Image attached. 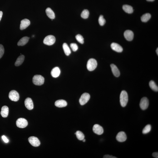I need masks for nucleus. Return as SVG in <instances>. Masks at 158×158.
I'll list each match as a JSON object with an SVG mask.
<instances>
[{"instance_id": "nucleus-1", "label": "nucleus", "mask_w": 158, "mask_h": 158, "mask_svg": "<svg viewBox=\"0 0 158 158\" xmlns=\"http://www.w3.org/2000/svg\"><path fill=\"white\" fill-rule=\"evenodd\" d=\"M128 101V97L127 93L125 91H121L120 96V104L123 107L126 106Z\"/></svg>"}, {"instance_id": "nucleus-2", "label": "nucleus", "mask_w": 158, "mask_h": 158, "mask_svg": "<svg viewBox=\"0 0 158 158\" xmlns=\"http://www.w3.org/2000/svg\"><path fill=\"white\" fill-rule=\"evenodd\" d=\"M44 81V78L41 75H35L33 78V83L37 86H41L43 84Z\"/></svg>"}, {"instance_id": "nucleus-3", "label": "nucleus", "mask_w": 158, "mask_h": 158, "mask_svg": "<svg viewBox=\"0 0 158 158\" xmlns=\"http://www.w3.org/2000/svg\"><path fill=\"white\" fill-rule=\"evenodd\" d=\"M97 66V62L95 59L91 58L88 61L87 65V69L89 71H93L96 68Z\"/></svg>"}, {"instance_id": "nucleus-4", "label": "nucleus", "mask_w": 158, "mask_h": 158, "mask_svg": "<svg viewBox=\"0 0 158 158\" xmlns=\"http://www.w3.org/2000/svg\"><path fill=\"white\" fill-rule=\"evenodd\" d=\"M56 39L52 35H49L46 36L43 40V43L48 46H51L55 43Z\"/></svg>"}, {"instance_id": "nucleus-5", "label": "nucleus", "mask_w": 158, "mask_h": 158, "mask_svg": "<svg viewBox=\"0 0 158 158\" xmlns=\"http://www.w3.org/2000/svg\"><path fill=\"white\" fill-rule=\"evenodd\" d=\"M90 95L87 93H84L81 95L79 100L80 105H83L87 103L89 100Z\"/></svg>"}, {"instance_id": "nucleus-6", "label": "nucleus", "mask_w": 158, "mask_h": 158, "mask_svg": "<svg viewBox=\"0 0 158 158\" xmlns=\"http://www.w3.org/2000/svg\"><path fill=\"white\" fill-rule=\"evenodd\" d=\"M9 97L10 100L14 101H17L19 99V94L15 90H12L10 91L9 94Z\"/></svg>"}, {"instance_id": "nucleus-7", "label": "nucleus", "mask_w": 158, "mask_h": 158, "mask_svg": "<svg viewBox=\"0 0 158 158\" xmlns=\"http://www.w3.org/2000/svg\"><path fill=\"white\" fill-rule=\"evenodd\" d=\"M28 125V123L25 119L20 118L18 119L16 121V125L18 127L21 128H23L26 127Z\"/></svg>"}, {"instance_id": "nucleus-8", "label": "nucleus", "mask_w": 158, "mask_h": 158, "mask_svg": "<svg viewBox=\"0 0 158 158\" xmlns=\"http://www.w3.org/2000/svg\"><path fill=\"white\" fill-rule=\"evenodd\" d=\"M149 102L148 99L146 97H143L140 100V106L142 110H145L148 107Z\"/></svg>"}, {"instance_id": "nucleus-9", "label": "nucleus", "mask_w": 158, "mask_h": 158, "mask_svg": "<svg viewBox=\"0 0 158 158\" xmlns=\"http://www.w3.org/2000/svg\"><path fill=\"white\" fill-rule=\"evenodd\" d=\"M28 140L31 145L35 147L39 146L40 142L37 138L35 136H31L29 138Z\"/></svg>"}, {"instance_id": "nucleus-10", "label": "nucleus", "mask_w": 158, "mask_h": 158, "mask_svg": "<svg viewBox=\"0 0 158 158\" xmlns=\"http://www.w3.org/2000/svg\"><path fill=\"white\" fill-rule=\"evenodd\" d=\"M116 140L119 142H122L126 141L127 136L126 134L123 131H121L117 134L116 137Z\"/></svg>"}, {"instance_id": "nucleus-11", "label": "nucleus", "mask_w": 158, "mask_h": 158, "mask_svg": "<svg viewBox=\"0 0 158 158\" xmlns=\"http://www.w3.org/2000/svg\"><path fill=\"white\" fill-rule=\"evenodd\" d=\"M93 131L95 133L98 135H101L103 134V129L101 126L98 124H96L93 127Z\"/></svg>"}, {"instance_id": "nucleus-12", "label": "nucleus", "mask_w": 158, "mask_h": 158, "mask_svg": "<svg viewBox=\"0 0 158 158\" xmlns=\"http://www.w3.org/2000/svg\"><path fill=\"white\" fill-rule=\"evenodd\" d=\"M124 36L127 41H131L134 38V34L132 31L130 30H127L124 32Z\"/></svg>"}, {"instance_id": "nucleus-13", "label": "nucleus", "mask_w": 158, "mask_h": 158, "mask_svg": "<svg viewBox=\"0 0 158 158\" xmlns=\"http://www.w3.org/2000/svg\"><path fill=\"white\" fill-rule=\"evenodd\" d=\"M25 106L28 109L31 110L33 108V104L32 99L30 98H27L24 102Z\"/></svg>"}, {"instance_id": "nucleus-14", "label": "nucleus", "mask_w": 158, "mask_h": 158, "mask_svg": "<svg viewBox=\"0 0 158 158\" xmlns=\"http://www.w3.org/2000/svg\"><path fill=\"white\" fill-rule=\"evenodd\" d=\"M30 22L29 20L27 19H24L21 21L20 25V29L23 30L26 28L30 25Z\"/></svg>"}, {"instance_id": "nucleus-15", "label": "nucleus", "mask_w": 158, "mask_h": 158, "mask_svg": "<svg viewBox=\"0 0 158 158\" xmlns=\"http://www.w3.org/2000/svg\"><path fill=\"white\" fill-rule=\"evenodd\" d=\"M111 47L113 50L116 52H122L123 50L122 47L118 44L113 42L111 44Z\"/></svg>"}, {"instance_id": "nucleus-16", "label": "nucleus", "mask_w": 158, "mask_h": 158, "mask_svg": "<svg viewBox=\"0 0 158 158\" xmlns=\"http://www.w3.org/2000/svg\"><path fill=\"white\" fill-rule=\"evenodd\" d=\"M112 71L114 75L116 77H118L120 75V71L116 66L113 64H112L110 65Z\"/></svg>"}, {"instance_id": "nucleus-17", "label": "nucleus", "mask_w": 158, "mask_h": 158, "mask_svg": "<svg viewBox=\"0 0 158 158\" xmlns=\"http://www.w3.org/2000/svg\"><path fill=\"white\" fill-rule=\"evenodd\" d=\"M55 105L58 107H64L67 106V102L64 100H58L55 102Z\"/></svg>"}, {"instance_id": "nucleus-18", "label": "nucleus", "mask_w": 158, "mask_h": 158, "mask_svg": "<svg viewBox=\"0 0 158 158\" xmlns=\"http://www.w3.org/2000/svg\"><path fill=\"white\" fill-rule=\"evenodd\" d=\"M60 73V70L59 67H56L52 69L51 71V75L53 77L57 78L58 77Z\"/></svg>"}, {"instance_id": "nucleus-19", "label": "nucleus", "mask_w": 158, "mask_h": 158, "mask_svg": "<svg viewBox=\"0 0 158 158\" xmlns=\"http://www.w3.org/2000/svg\"><path fill=\"white\" fill-rule=\"evenodd\" d=\"M9 114V108L8 107L4 106L2 107L1 109V114L3 117H7Z\"/></svg>"}, {"instance_id": "nucleus-20", "label": "nucleus", "mask_w": 158, "mask_h": 158, "mask_svg": "<svg viewBox=\"0 0 158 158\" xmlns=\"http://www.w3.org/2000/svg\"><path fill=\"white\" fill-rule=\"evenodd\" d=\"M46 14L49 18L52 19L55 18V14L51 8H47L46 10Z\"/></svg>"}, {"instance_id": "nucleus-21", "label": "nucleus", "mask_w": 158, "mask_h": 158, "mask_svg": "<svg viewBox=\"0 0 158 158\" xmlns=\"http://www.w3.org/2000/svg\"><path fill=\"white\" fill-rule=\"evenodd\" d=\"M29 39V37H22L18 42L17 45L19 46H24L28 42Z\"/></svg>"}, {"instance_id": "nucleus-22", "label": "nucleus", "mask_w": 158, "mask_h": 158, "mask_svg": "<svg viewBox=\"0 0 158 158\" xmlns=\"http://www.w3.org/2000/svg\"><path fill=\"white\" fill-rule=\"evenodd\" d=\"M122 8L124 10L126 13L131 14L133 12L134 10L133 7L129 5H124L123 6Z\"/></svg>"}, {"instance_id": "nucleus-23", "label": "nucleus", "mask_w": 158, "mask_h": 158, "mask_svg": "<svg viewBox=\"0 0 158 158\" xmlns=\"http://www.w3.org/2000/svg\"><path fill=\"white\" fill-rule=\"evenodd\" d=\"M24 56L23 55L20 56L18 58L17 60L15 62V65L16 66H19L21 65L24 61Z\"/></svg>"}, {"instance_id": "nucleus-24", "label": "nucleus", "mask_w": 158, "mask_h": 158, "mask_svg": "<svg viewBox=\"0 0 158 158\" xmlns=\"http://www.w3.org/2000/svg\"><path fill=\"white\" fill-rule=\"evenodd\" d=\"M63 48L66 56H69L71 53V51L67 44L65 43H64L63 45Z\"/></svg>"}, {"instance_id": "nucleus-25", "label": "nucleus", "mask_w": 158, "mask_h": 158, "mask_svg": "<svg viewBox=\"0 0 158 158\" xmlns=\"http://www.w3.org/2000/svg\"><path fill=\"white\" fill-rule=\"evenodd\" d=\"M151 17V15L150 14L147 13L143 15L141 17V19L143 22H146L149 20Z\"/></svg>"}, {"instance_id": "nucleus-26", "label": "nucleus", "mask_w": 158, "mask_h": 158, "mask_svg": "<svg viewBox=\"0 0 158 158\" xmlns=\"http://www.w3.org/2000/svg\"><path fill=\"white\" fill-rule=\"evenodd\" d=\"M149 86L154 91L158 92V87L155 82L153 81H151L149 82Z\"/></svg>"}, {"instance_id": "nucleus-27", "label": "nucleus", "mask_w": 158, "mask_h": 158, "mask_svg": "<svg viewBox=\"0 0 158 158\" xmlns=\"http://www.w3.org/2000/svg\"><path fill=\"white\" fill-rule=\"evenodd\" d=\"M76 135V137L79 140H82L84 139V135L83 133L80 131H77L75 133Z\"/></svg>"}, {"instance_id": "nucleus-28", "label": "nucleus", "mask_w": 158, "mask_h": 158, "mask_svg": "<svg viewBox=\"0 0 158 158\" xmlns=\"http://www.w3.org/2000/svg\"><path fill=\"white\" fill-rule=\"evenodd\" d=\"M89 14V12L88 10L85 9L81 13V16L84 19H87L88 18Z\"/></svg>"}, {"instance_id": "nucleus-29", "label": "nucleus", "mask_w": 158, "mask_h": 158, "mask_svg": "<svg viewBox=\"0 0 158 158\" xmlns=\"http://www.w3.org/2000/svg\"><path fill=\"white\" fill-rule=\"evenodd\" d=\"M151 125H148L145 126L143 130L142 133L144 134H146L149 133L151 130Z\"/></svg>"}, {"instance_id": "nucleus-30", "label": "nucleus", "mask_w": 158, "mask_h": 158, "mask_svg": "<svg viewBox=\"0 0 158 158\" xmlns=\"http://www.w3.org/2000/svg\"><path fill=\"white\" fill-rule=\"evenodd\" d=\"M76 38L79 42L81 44L84 43V38L80 34H78L76 36Z\"/></svg>"}, {"instance_id": "nucleus-31", "label": "nucleus", "mask_w": 158, "mask_h": 158, "mask_svg": "<svg viewBox=\"0 0 158 158\" xmlns=\"http://www.w3.org/2000/svg\"><path fill=\"white\" fill-rule=\"evenodd\" d=\"M98 22L100 25L101 26H103L105 24L106 21L104 19L103 16L101 15L100 16L98 19Z\"/></svg>"}, {"instance_id": "nucleus-32", "label": "nucleus", "mask_w": 158, "mask_h": 158, "mask_svg": "<svg viewBox=\"0 0 158 158\" xmlns=\"http://www.w3.org/2000/svg\"><path fill=\"white\" fill-rule=\"evenodd\" d=\"M70 47L72 49V51L74 52H75L78 49V46L75 43H72L70 45Z\"/></svg>"}, {"instance_id": "nucleus-33", "label": "nucleus", "mask_w": 158, "mask_h": 158, "mask_svg": "<svg viewBox=\"0 0 158 158\" xmlns=\"http://www.w3.org/2000/svg\"><path fill=\"white\" fill-rule=\"evenodd\" d=\"M4 48L2 45L0 44V59L3 56L4 53Z\"/></svg>"}, {"instance_id": "nucleus-34", "label": "nucleus", "mask_w": 158, "mask_h": 158, "mask_svg": "<svg viewBox=\"0 0 158 158\" xmlns=\"http://www.w3.org/2000/svg\"><path fill=\"white\" fill-rule=\"evenodd\" d=\"M2 139L5 142V143H7L9 142V140L5 136H2Z\"/></svg>"}, {"instance_id": "nucleus-35", "label": "nucleus", "mask_w": 158, "mask_h": 158, "mask_svg": "<svg viewBox=\"0 0 158 158\" xmlns=\"http://www.w3.org/2000/svg\"><path fill=\"white\" fill-rule=\"evenodd\" d=\"M104 158H116L115 157L108 155H105L103 157Z\"/></svg>"}, {"instance_id": "nucleus-36", "label": "nucleus", "mask_w": 158, "mask_h": 158, "mask_svg": "<svg viewBox=\"0 0 158 158\" xmlns=\"http://www.w3.org/2000/svg\"><path fill=\"white\" fill-rule=\"evenodd\" d=\"M153 156L155 158H158V152H154L152 154Z\"/></svg>"}, {"instance_id": "nucleus-37", "label": "nucleus", "mask_w": 158, "mask_h": 158, "mask_svg": "<svg viewBox=\"0 0 158 158\" xmlns=\"http://www.w3.org/2000/svg\"><path fill=\"white\" fill-rule=\"evenodd\" d=\"M2 14H3L2 12V11H0V21L1 19H2Z\"/></svg>"}, {"instance_id": "nucleus-38", "label": "nucleus", "mask_w": 158, "mask_h": 158, "mask_svg": "<svg viewBox=\"0 0 158 158\" xmlns=\"http://www.w3.org/2000/svg\"><path fill=\"white\" fill-rule=\"evenodd\" d=\"M146 0L149 1V2H153V1H154L155 0Z\"/></svg>"}, {"instance_id": "nucleus-39", "label": "nucleus", "mask_w": 158, "mask_h": 158, "mask_svg": "<svg viewBox=\"0 0 158 158\" xmlns=\"http://www.w3.org/2000/svg\"><path fill=\"white\" fill-rule=\"evenodd\" d=\"M158 48H157V50H156V52L157 54V55H158Z\"/></svg>"}, {"instance_id": "nucleus-40", "label": "nucleus", "mask_w": 158, "mask_h": 158, "mask_svg": "<svg viewBox=\"0 0 158 158\" xmlns=\"http://www.w3.org/2000/svg\"><path fill=\"white\" fill-rule=\"evenodd\" d=\"M83 140V142H85V141H86V140H85L84 139L83 140Z\"/></svg>"}]
</instances>
